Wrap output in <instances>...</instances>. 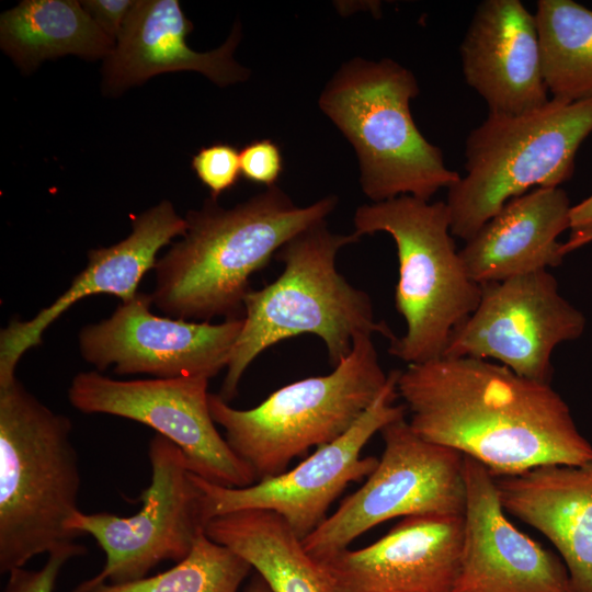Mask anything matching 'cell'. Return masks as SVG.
<instances>
[{
    "mask_svg": "<svg viewBox=\"0 0 592 592\" xmlns=\"http://www.w3.org/2000/svg\"><path fill=\"white\" fill-rule=\"evenodd\" d=\"M534 15L551 99L592 98V10L572 0H539Z\"/></svg>",
    "mask_w": 592,
    "mask_h": 592,
    "instance_id": "obj_24",
    "label": "cell"
},
{
    "mask_svg": "<svg viewBox=\"0 0 592 592\" xmlns=\"http://www.w3.org/2000/svg\"><path fill=\"white\" fill-rule=\"evenodd\" d=\"M379 433L384 451L366 481L303 539L315 559L349 548L355 538L395 517L463 516L464 455L423 439L406 418Z\"/></svg>",
    "mask_w": 592,
    "mask_h": 592,
    "instance_id": "obj_9",
    "label": "cell"
},
{
    "mask_svg": "<svg viewBox=\"0 0 592 592\" xmlns=\"http://www.w3.org/2000/svg\"><path fill=\"white\" fill-rule=\"evenodd\" d=\"M193 24L177 0H136L115 47L103 60L102 92L116 96L160 73L192 70L226 87L250 72L234 59L241 30L236 24L217 49L200 53L186 43Z\"/></svg>",
    "mask_w": 592,
    "mask_h": 592,
    "instance_id": "obj_19",
    "label": "cell"
},
{
    "mask_svg": "<svg viewBox=\"0 0 592 592\" xmlns=\"http://www.w3.org/2000/svg\"><path fill=\"white\" fill-rule=\"evenodd\" d=\"M387 379L372 337L362 335L327 375L285 385L246 410L209 392L208 407L228 445L258 481L286 471L291 460L310 447L343 435L376 400Z\"/></svg>",
    "mask_w": 592,
    "mask_h": 592,
    "instance_id": "obj_7",
    "label": "cell"
},
{
    "mask_svg": "<svg viewBox=\"0 0 592 592\" xmlns=\"http://www.w3.org/2000/svg\"><path fill=\"white\" fill-rule=\"evenodd\" d=\"M132 232L119 242L92 249L88 265L49 306L30 320H12L0 331V386L13 382L21 357L42 343L45 330L79 300L93 295L132 299L145 274L153 269L160 249L186 230V220L172 203L161 201L134 217Z\"/></svg>",
    "mask_w": 592,
    "mask_h": 592,
    "instance_id": "obj_17",
    "label": "cell"
},
{
    "mask_svg": "<svg viewBox=\"0 0 592 592\" xmlns=\"http://www.w3.org/2000/svg\"><path fill=\"white\" fill-rule=\"evenodd\" d=\"M331 232L326 220L292 238L275 254L281 275L244 298L243 325L232 348L219 396L234 399L249 365L266 349L299 334H315L335 367L362 335H396L376 321L367 293L353 286L335 266L340 249L360 240Z\"/></svg>",
    "mask_w": 592,
    "mask_h": 592,
    "instance_id": "obj_3",
    "label": "cell"
},
{
    "mask_svg": "<svg viewBox=\"0 0 592 592\" xmlns=\"http://www.w3.org/2000/svg\"><path fill=\"white\" fill-rule=\"evenodd\" d=\"M241 175L249 182L274 186L283 170L280 148L269 139L248 144L239 151Z\"/></svg>",
    "mask_w": 592,
    "mask_h": 592,
    "instance_id": "obj_28",
    "label": "cell"
},
{
    "mask_svg": "<svg viewBox=\"0 0 592 592\" xmlns=\"http://www.w3.org/2000/svg\"><path fill=\"white\" fill-rule=\"evenodd\" d=\"M459 52L464 78L490 114H524L550 100L535 15L520 0L480 2Z\"/></svg>",
    "mask_w": 592,
    "mask_h": 592,
    "instance_id": "obj_18",
    "label": "cell"
},
{
    "mask_svg": "<svg viewBox=\"0 0 592 592\" xmlns=\"http://www.w3.org/2000/svg\"><path fill=\"white\" fill-rule=\"evenodd\" d=\"M192 169L198 180L217 197L236 185L241 174L239 151L236 147L216 143L197 151L192 159Z\"/></svg>",
    "mask_w": 592,
    "mask_h": 592,
    "instance_id": "obj_26",
    "label": "cell"
},
{
    "mask_svg": "<svg viewBox=\"0 0 592 592\" xmlns=\"http://www.w3.org/2000/svg\"><path fill=\"white\" fill-rule=\"evenodd\" d=\"M571 207L560 186L510 200L459 250L466 273L485 285L559 265Z\"/></svg>",
    "mask_w": 592,
    "mask_h": 592,
    "instance_id": "obj_21",
    "label": "cell"
},
{
    "mask_svg": "<svg viewBox=\"0 0 592 592\" xmlns=\"http://www.w3.org/2000/svg\"><path fill=\"white\" fill-rule=\"evenodd\" d=\"M135 2L136 0H84L81 4L95 23L116 43Z\"/></svg>",
    "mask_w": 592,
    "mask_h": 592,
    "instance_id": "obj_29",
    "label": "cell"
},
{
    "mask_svg": "<svg viewBox=\"0 0 592 592\" xmlns=\"http://www.w3.org/2000/svg\"><path fill=\"white\" fill-rule=\"evenodd\" d=\"M585 325L555 276L542 270L481 285L479 304L454 330L443 356L493 358L522 377L550 383L555 348L579 339Z\"/></svg>",
    "mask_w": 592,
    "mask_h": 592,
    "instance_id": "obj_13",
    "label": "cell"
},
{
    "mask_svg": "<svg viewBox=\"0 0 592 592\" xmlns=\"http://www.w3.org/2000/svg\"><path fill=\"white\" fill-rule=\"evenodd\" d=\"M250 569L244 559L203 530L191 553L167 571L122 583L91 578L70 592H237Z\"/></svg>",
    "mask_w": 592,
    "mask_h": 592,
    "instance_id": "obj_25",
    "label": "cell"
},
{
    "mask_svg": "<svg viewBox=\"0 0 592 592\" xmlns=\"http://www.w3.org/2000/svg\"><path fill=\"white\" fill-rule=\"evenodd\" d=\"M418 94L417 79L396 61L354 58L320 95V109L354 147L362 190L374 203L401 195L430 201L460 180L414 124L410 101Z\"/></svg>",
    "mask_w": 592,
    "mask_h": 592,
    "instance_id": "obj_5",
    "label": "cell"
},
{
    "mask_svg": "<svg viewBox=\"0 0 592 592\" xmlns=\"http://www.w3.org/2000/svg\"><path fill=\"white\" fill-rule=\"evenodd\" d=\"M149 486L139 511L129 516L76 511L66 526L78 536L90 535L105 554V565L93 577L122 583L137 580L160 562H179L204 530L201 491L182 451L156 433L149 441Z\"/></svg>",
    "mask_w": 592,
    "mask_h": 592,
    "instance_id": "obj_10",
    "label": "cell"
},
{
    "mask_svg": "<svg viewBox=\"0 0 592 592\" xmlns=\"http://www.w3.org/2000/svg\"><path fill=\"white\" fill-rule=\"evenodd\" d=\"M68 417L15 378L0 386V571L79 537L66 523L79 510V457Z\"/></svg>",
    "mask_w": 592,
    "mask_h": 592,
    "instance_id": "obj_4",
    "label": "cell"
},
{
    "mask_svg": "<svg viewBox=\"0 0 592 592\" xmlns=\"http://www.w3.org/2000/svg\"><path fill=\"white\" fill-rule=\"evenodd\" d=\"M569 229L570 239L562 248L565 255L587 243L592 236V195L571 207Z\"/></svg>",
    "mask_w": 592,
    "mask_h": 592,
    "instance_id": "obj_30",
    "label": "cell"
},
{
    "mask_svg": "<svg viewBox=\"0 0 592 592\" xmlns=\"http://www.w3.org/2000/svg\"><path fill=\"white\" fill-rule=\"evenodd\" d=\"M590 241H592V236L590 237V239H589V241H588V242H590Z\"/></svg>",
    "mask_w": 592,
    "mask_h": 592,
    "instance_id": "obj_32",
    "label": "cell"
},
{
    "mask_svg": "<svg viewBox=\"0 0 592 592\" xmlns=\"http://www.w3.org/2000/svg\"><path fill=\"white\" fill-rule=\"evenodd\" d=\"M151 294L138 292L113 314L84 326L78 335L82 358L98 372L153 378L204 377L227 368L243 317L220 323L160 317L151 312Z\"/></svg>",
    "mask_w": 592,
    "mask_h": 592,
    "instance_id": "obj_14",
    "label": "cell"
},
{
    "mask_svg": "<svg viewBox=\"0 0 592 592\" xmlns=\"http://www.w3.org/2000/svg\"><path fill=\"white\" fill-rule=\"evenodd\" d=\"M337 204L335 196H326L296 206L276 185L232 208L205 200L184 217L182 239L157 259L152 304L190 321L242 318L250 277L287 241L325 221Z\"/></svg>",
    "mask_w": 592,
    "mask_h": 592,
    "instance_id": "obj_2",
    "label": "cell"
},
{
    "mask_svg": "<svg viewBox=\"0 0 592 592\" xmlns=\"http://www.w3.org/2000/svg\"><path fill=\"white\" fill-rule=\"evenodd\" d=\"M204 377L118 380L98 371L73 376L67 391L82 413H102L143 423L167 437L184 454L201 478L230 488L257 482L252 469L216 429Z\"/></svg>",
    "mask_w": 592,
    "mask_h": 592,
    "instance_id": "obj_12",
    "label": "cell"
},
{
    "mask_svg": "<svg viewBox=\"0 0 592 592\" xmlns=\"http://www.w3.org/2000/svg\"><path fill=\"white\" fill-rule=\"evenodd\" d=\"M87 551V547L76 539L60 543L47 553V560L39 570L12 569L3 592H53L62 567Z\"/></svg>",
    "mask_w": 592,
    "mask_h": 592,
    "instance_id": "obj_27",
    "label": "cell"
},
{
    "mask_svg": "<svg viewBox=\"0 0 592 592\" xmlns=\"http://www.w3.org/2000/svg\"><path fill=\"white\" fill-rule=\"evenodd\" d=\"M246 592H271L265 581L259 577L255 578L247 588Z\"/></svg>",
    "mask_w": 592,
    "mask_h": 592,
    "instance_id": "obj_31",
    "label": "cell"
},
{
    "mask_svg": "<svg viewBox=\"0 0 592 592\" xmlns=\"http://www.w3.org/2000/svg\"><path fill=\"white\" fill-rule=\"evenodd\" d=\"M0 46L20 70L33 72L44 60L75 55L105 59L113 41L77 0H23L0 16Z\"/></svg>",
    "mask_w": 592,
    "mask_h": 592,
    "instance_id": "obj_23",
    "label": "cell"
},
{
    "mask_svg": "<svg viewBox=\"0 0 592 592\" xmlns=\"http://www.w3.org/2000/svg\"><path fill=\"white\" fill-rule=\"evenodd\" d=\"M399 372L388 374L379 396L349 431L317 447L292 470L243 488L216 485L193 473L201 491L204 526L212 519L231 512L267 510L281 515L298 537H307L328 517L330 505L345 487L367 477L376 467V457L361 456L372 436L387 424L406 418L405 405L395 403Z\"/></svg>",
    "mask_w": 592,
    "mask_h": 592,
    "instance_id": "obj_11",
    "label": "cell"
},
{
    "mask_svg": "<svg viewBox=\"0 0 592 592\" xmlns=\"http://www.w3.org/2000/svg\"><path fill=\"white\" fill-rule=\"evenodd\" d=\"M412 430L482 464L494 477L580 465L592 444L550 383L487 360L440 357L399 372Z\"/></svg>",
    "mask_w": 592,
    "mask_h": 592,
    "instance_id": "obj_1",
    "label": "cell"
},
{
    "mask_svg": "<svg viewBox=\"0 0 592 592\" xmlns=\"http://www.w3.org/2000/svg\"><path fill=\"white\" fill-rule=\"evenodd\" d=\"M496 485L504 511L557 549L569 592H592V459L496 477Z\"/></svg>",
    "mask_w": 592,
    "mask_h": 592,
    "instance_id": "obj_20",
    "label": "cell"
},
{
    "mask_svg": "<svg viewBox=\"0 0 592 592\" xmlns=\"http://www.w3.org/2000/svg\"><path fill=\"white\" fill-rule=\"evenodd\" d=\"M463 516L402 517L373 544L318 560L332 592H452Z\"/></svg>",
    "mask_w": 592,
    "mask_h": 592,
    "instance_id": "obj_16",
    "label": "cell"
},
{
    "mask_svg": "<svg viewBox=\"0 0 592 592\" xmlns=\"http://www.w3.org/2000/svg\"><path fill=\"white\" fill-rule=\"evenodd\" d=\"M592 134V98L519 115L488 114L465 143L466 174L448 189L451 231L470 239L510 200L533 187H559Z\"/></svg>",
    "mask_w": 592,
    "mask_h": 592,
    "instance_id": "obj_8",
    "label": "cell"
},
{
    "mask_svg": "<svg viewBox=\"0 0 592 592\" xmlns=\"http://www.w3.org/2000/svg\"><path fill=\"white\" fill-rule=\"evenodd\" d=\"M204 531L254 568L271 592H332L322 565L308 554L287 522L272 511L219 515L208 521Z\"/></svg>",
    "mask_w": 592,
    "mask_h": 592,
    "instance_id": "obj_22",
    "label": "cell"
},
{
    "mask_svg": "<svg viewBox=\"0 0 592 592\" xmlns=\"http://www.w3.org/2000/svg\"><path fill=\"white\" fill-rule=\"evenodd\" d=\"M464 458L463 540L452 592H569L562 560L510 522L496 477Z\"/></svg>",
    "mask_w": 592,
    "mask_h": 592,
    "instance_id": "obj_15",
    "label": "cell"
},
{
    "mask_svg": "<svg viewBox=\"0 0 592 592\" xmlns=\"http://www.w3.org/2000/svg\"><path fill=\"white\" fill-rule=\"evenodd\" d=\"M357 236L386 232L397 247L395 306L406 333L390 340V355L418 364L443 356L454 330L476 309L481 285L466 273L445 202L410 195L360 206Z\"/></svg>",
    "mask_w": 592,
    "mask_h": 592,
    "instance_id": "obj_6",
    "label": "cell"
}]
</instances>
